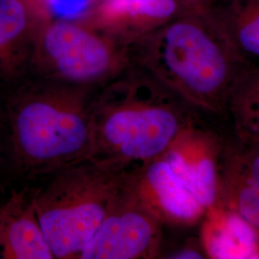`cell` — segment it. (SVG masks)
<instances>
[{
	"label": "cell",
	"instance_id": "cell-1",
	"mask_svg": "<svg viewBox=\"0 0 259 259\" xmlns=\"http://www.w3.org/2000/svg\"><path fill=\"white\" fill-rule=\"evenodd\" d=\"M98 88L27 75L2 89L10 172L31 186L90 159Z\"/></svg>",
	"mask_w": 259,
	"mask_h": 259
},
{
	"label": "cell",
	"instance_id": "cell-2",
	"mask_svg": "<svg viewBox=\"0 0 259 259\" xmlns=\"http://www.w3.org/2000/svg\"><path fill=\"white\" fill-rule=\"evenodd\" d=\"M206 115L131 64L97 90L90 160L113 173L134 175Z\"/></svg>",
	"mask_w": 259,
	"mask_h": 259
},
{
	"label": "cell",
	"instance_id": "cell-3",
	"mask_svg": "<svg viewBox=\"0 0 259 259\" xmlns=\"http://www.w3.org/2000/svg\"><path fill=\"white\" fill-rule=\"evenodd\" d=\"M136 65L198 111L226 123L232 84L247 68L201 13H187L127 45Z\"/></svg>",
	"mask_w": 259,
	"mask_h": 259
},
{
	"label": "cell",
	"instance_id": "cell-4",
	"mask_svg": "<svg viewBox=\"0 0 259 259\" xmlns=\"http://www.w3.org/2000/svg\"><path fill=\"white\" fill-rule=\"evenodd\" d=\"M129 177L87 159L29 186L32 204L55 259H78Z\"/></svg>",
	"mask_w": 259,
	"mask_h": 259
},
{
	"label": "cell",
	"instance_id": "cell-5",
	"mask_svg": "<svg viewBox=\"0 0 259 259\" xmlns=\"http://www.w3.org/2000/svg\"><path fill=\"white\" fill-rule=\"evenodd\" d=\"M130 65L127 45L80 19L49 16L38 28L28 75L101 87Z\"/></svg>",
	"mask_w": 259,
	"mask_h": 259
},
{
	"label": "cell",
	"instance_id": "cell-6",
	"mask_svg": "<svg viewBox=\"0 0 259 259\" xmlns=\"http://www.w3.org/2000/svg\"><path fill=\"white\" fill-rule=\"evenodd\" d=\"M164 226L139 198L129 177L78 259L160 257Z\"/></svg>",
	"mask_w": 259,
	"mask_h": 259
},
{
	"label": "cell",
	"instance_id": "cell-7",
	"mask_svg": "<svg viewBox=\"0 0 259 259\" xmlns=\"http://www.w3.org/2000/svg\"><path fill=\"white\" fill-rule=\"evenodd\" d=\"M213 206L238 214L259 232V139L226 125Z\"/></svg>",
	"mask_w": 259,
	"mask_h": 259
},
{
	"label": "cell",
	"instance_id": "cell-8",
	"mask_svg": "<svg viewBox=\"0 0 259 259\" xmlns=\"http://www.w3.org/2000/svg\"><path fill=\"white\" fill-rule=\"evenodd\" d=\"M227 123L204 116L185 130L162 155L206 209L217 198L223 130Z\"/></svg>",
	"mask_w": 259,
	"mask_h": 259
},
{
	"label": "cell",
	"instance_id": "cell-9",
	"mask_svg": "<svg viewBox=\"0 0 259 259\" xmlns=\"http://www.w3.org/2000/svg\"><path fill=\"white\" fill-rule=\"evenodd\" d=\"M131 184L164 225L192 227L207 210L163 156L131 175Z\"/></svg>",
	"mask_w": 259,
	"mask_h": 259
},
{
	"label": "cell",
	"instance_id": "cell-10",
	"mask_svg": "<svg viewBox=\"0 0 259 259\" xmlns=\"http://www.w3.org/2000/svg\"><path fill=\"white\" fill-rule=\"evenodd\" d=\"M187 13L179 0H101L79 19L129 45Z\"/></svg>",
	"mask_w": 259,
	"mask_h": 259
},
{
	"label": "cell",
	"instance_id": "cell-11",
	"mask_svg": "<svg viewBox=\"0 0 259 259\" xmlns=\"http://www.w3.org/2000/svg\"><path fill=\"white\" fill-rule=\"evenodd\" d=\"M49 16L41 0H0V90L27 76L38 28Z\"/></svg>",
	"mask_w": 259,
	"mask_h": 259
},
{
	"label": "cell",
	"instance_id": "cell-12",
	"mask_svg": "<svg viewBox=\"0 0 259 259\" xmlns=\"http://www.w3.org/2000/svg\"><path fill=\"white\" fill-rule=\"evenodd\" d=\"M0 259H55L27 185L0 205Z\"/></svg>",
	"mask_w": 259,
	"mask_h": 259
},
{
	"label": "cell",
	"instance_id": "cell-13",
	"mask_svg": "<svg viewBox=\"0 0 259 259\" xmlns=\"http://www.w3.org/2000/svg\"><path fill=\"white\" fill-rule=\"evenodd\" d=\"M204 16L243 65H259V0H214Z\"/></svg>",
	"mask_w": 259,
	"mask_h": 259
},
{
	"label": "cell",
	"instance_id": "cell-14",
	"mask_svg": "<svg viewBox=\"0 0 259 259\" xmlns=\"http://www.w3.org/2000/svg\"><path fill=\"white\" fill-rule=\"evenodd\" d=\"M199 237L207 258L259 259V232L238 214L212 206L201 221Z\"/></svg>",
	"mask_w": 259,
	"mask_h": 259
},
{
	"label": "cell",
	"instance_id": "cell-15",
	"mask_svg": "<svg viewBox=\"0 0 259 259\" xmlns=\"http://www.w3.org/2000/svg\"><path fill=\"white\" fill-rule=\"evenodd\" d=\"M226 123L235 133L259 139V65L245 68L229 93Z\"/></svg>",
	"mask_w": 259,
	"mask_h": 259
},
{
	"label": "cell",
	"instance_id": "cell-16",
	"mask_svg": "<svg viewBox=\"0 0 259 259\" xmlns=\"http://www.w3.org/2000/svg\"><path fill=\"white\" fill-rule=\"evenodd\" d=\"M101 0H41L48 14L58 19H79Z\"/></svg>",
	"mask_w": 259,
	"mask_h": 259
},
{
	"label": "cell",
	"instance_id": "cell-17",
	"mask_svg": "<svg viewBox=\"0 0 259 259\" xmlns=\"http://www.w3.org/2000/svg\"><path fill=\"white\" fill-rule=\"evenodd\" d=\"M165 258L204 259L207 258L200 237H191L176 250L163 256Z\"/></svg>",
	"mask_w": 259,
	"mask_h": 259
},
{
	"label": "cell",
	"instance_id": "cell-18",
	"mask_svg": "<svg viewBox=\"0 0 259 259\" xmlns=\"http://www.w3.org/2000/svg\"><path fill=\"white\" fill-rule=\"evenodd\" d=\"M8 169L7 157V131L5 121L0 120V173Z\"/></svg>",
	"mask_w": 259,
	"mask_h": 259
},
{
	"label": "cell",
	"instance_id": "cell-19",
	"mask_svg": "<svg viewBox=\"0 0 259 259\" xmlns=\"http://www.w3.org/2000/svg\"><path fill=\"white\" fill-rule=\"evenodd\" d=\"M179 1L183 3L185 7L191 12L204 14L210 7L214 0H179Z\"/></svg>",
	"mask_w": 259,
	"mask_h": 259
},
{
	"label": "cell",
	"instance_id": "cell-20",
	"mask_svg": "<svg viewBox=\"0 0 259 259\" xmlns=\"http://www.w3.org/2000/svg\"><path fill=\"white\" fill-rule=\"evenodd\" d=\"M0 120L5 121L4 109H3V104H2V96H1V91H0Z\"/></svg>",
	"mask_w": 259,
	"mask_h": 259
}]
</instances>
